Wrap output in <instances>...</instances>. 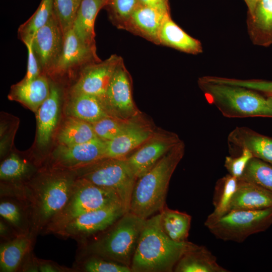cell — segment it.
Instances as JSON below:
<instances>
[{
    "label": "cell",
    "mask_w": 272,
    "mask_h": 272,
    "mask_svg": "<svg viewBox=\"0 0 272 272\" xmlns=\"http://www.w3.org/2000/svg\"><path fill=\"white\" fill-rule=\"evenodd\" d=\"M77 178L74 170L45 166L23 184L1 186V197H14L24 205L29 217L31 233L36 237L64 206Z\"/></svg>",
    "instance_id": "cell-1"
},
{
    "label": "cell",
    "mask_w": 272,
    "mask_h": 272,
    "mask_svg": "<svg viewBox=\"0 0 272 272\" xmlns=\"http://www.w3.org/2000/svg\"><path fill=\"white\" fill-rule=\"evenodd\" d=\"M193 243L177 242L163 231L160 213L146 220L132 257L134 272H170Z\"/></svg>",
    "instance_id": "cell-2"
},
{
    "label": "cell",
    "mask_w": 272,
    "mask_h": 272,
    "mask_svg": "<svg viewBox=\"0 0 272 272\" xmlns=\"http://www.w3.org/2000/svg\"><path fill=\"white\" fill-rule=\"evenodd\" d=\"M185 149V144L181 140L153 167L137 179L129 212L147 219L164 209L170 179L184 156Z\"/></svg>",
    "instance_id": "cell-3"
},
{
    "label": "cell",
    "mask_w": 272,
    "mask_h": 272,
    "mask_svg": "<svg viewBox=\"0 0 272 272\" xmlns=\"http://www.w3.org/2000/svg\"><path fill=\"white\" fill-rule=\"evenodd\" d=\"M198 85L210 104L225 117L272 118V108L257 92L238 86L212 83L200 78Z\"/></svg>",
    "instance_id": "cell-4"
},
{
    "label": "cell",
    "mask_w": 272,
    "mask_h": 272,
    "mask_svg": "<svg viewBox=\"0 0 272 272\" xmlns=\"http://www.w3.org/2000/svg\"><path fill=\"white\" fill-rule=\"evenodd\" d=\"M146 220L130 212L125 213L86 250L92 255L130 267Z\"/></svg>",
    "instance_id": "cell-5"
},
{
    "label": "cell",
    "mask_w": 272,
    "mask_h": 272,
    "mask_svg": "<svg viewBox=\"0 0 272 272\" xmlns=\"http://www.w3.org/2000/svg\"><path fill=\"white\" fill-rule=\"evenodd\" d=\"M115 204L122 206L114 192L85 179L77 178L67 201L43 232L54 234L66 224L85 213Z\"/></svg>",
    "instance_id": "cell-6"
},
{
    "label": "cell",
    "mask_w": 272,
    "mask_h": 272,
    "mask_svg": "<svg viewBox=\"0 0 272 272\" xmlns=\"http://www.w3.org/2000/svg\"><path fill=\"white\" fill-rule=\"evenodd\" d=\"M74 171L77 178L114 192L125 212L129 211L132 192L138 178L126 158H105Z\"/></svg>",
    "instance_id": "cell-7"
},
{
    "label": "cell",
    "mask_w": 272,
    "mask_h": 272,
    "mask_svg": "<svg viewBox=\"0 0 272 272\" xmlns=\"http://www.w3.org/2000/svg\"><path fill=\"white\" fill-rule=\"evenodd\" d=\"M272 225V208L259 210H232L206 226L218 239L242 242Z\"/></svg>",
    "instance_id": "cell-8"
},
{
    "label": "cell",
    "mask_w": 272,
    "mask_h": 272,
    "mask_svg": "<svg viewBox=\"0 0 272 272\" xmlns=\"http://www.w3.org/2000/svg\"><path fill=\"white\" fill-rule=\"evenodd\" d=\"M100 61L96 47L82 42L71 28L64 34L62 51L47 77L57 83L62 78H77L86 66Z\"/></svg>",
    "instance_id": "cell-9"
},
{
    "label": "cell",
    "mask_w": 272,
    "mask_h": 272,
    "mask_svg": "<svg viewBox=\"0 0 272 272\" xmlns=\"http://www.w3.org/2000/svg\"><path fill=\"white\" fill-rule=\"evenodd\" d=\"M106 142L98 138L82 144L58 145L46 167L75 170L106 158Z\"/></svg>",
    "instance_id": "cell-10"
},
{
    "label": "cell",
    "mask_w": 272,
    "mask_h": 272,
    "mask_svg": "<svg viewBox=\"0 0 272 272\" xmlns=\"http://www.w3.org/2000/svg\"><path fill=\"white\" fill-rule=\"evenodd\" d=\"M125 213L121 205L108 206L79 216L66 224L54 234L82 241L88 236L112 226Z\"/></svg>",
    "instance_id": "cell-11"
},
{
    "label": "cell",
    "mask_w": 272,
    "mask_h": 272,
    "mask_svg": "<svg viewBox=\"0 0 272 272\" xmlns=\"http://www.w3.org/2000/svg\"><path fill=\"white\" fill-rule=\"evenodd\" d=\"M110 114L122 120L139 115L133 100L131 80L123 59L118 64L103 100Z\"/></svg>",
    "instance_id": "cell-12"
},
{
    "label": "cell",
    "mask_w": 272,
    "mask_h": 272,
    "mask_svg": "<svg viewBox=\"0 0 272 272\" xmlns=\"http://www.w3.org/2000/svg\"><path fill=\"white\" fill-rule=\"evenodd\" d=\"M122 59L120 56L112 54L103 61L88 65L80 73L69 94L91 95L103 101L115 70Z\"/></svg>",
    "instance_id": "cell-13"
},
{
    "label": "cell",
    "mask_w": 272,
    "mask_h": 272,
    "mask_svg": "<svg viewBox=\"0 0 272 272\" xmlns=\"http://www.w3.org/2000/svg\"><path fill=\"white\" fill-rule=\"evenodd\" d=\"M180 141L179 136L174 132L155 129L147 141L126 157L127 162L138 178L153 167Z\"/></svg>",
    "instance_id": "cell-14"
},
{
    "label": "cell",
    "mask_w": 272,
    "mask_h": 272,
    "mask_svg": "<svg viewBox=\"0 0 272 272\" xmlns=\"http://www.w3.org/2000/svg\"><path fill=\"white\" fill-rule=\"evenodd\" d=\"M64 33L54 14L36 33L32 46L42 75L48 76L63 48Z\"/></svg>",
    "instance_id": "cell-15"
},
{
    "label": "cell",
    "mask_w": 272,
    "mask_h": 272,
    "mask_svg": "<svg viewBox=\"0 0 272 272\" xmlns=\"http://www.w3.org/2000/svg\"><path fill=\"white\" fill-rule=\"evenodd\" d=\"M47 98L35 112L37 122L36 143L41 149L46 148L52 140L59 121L62 90L60 84L50 79Z\"/></svg>",
    "instance_id": "cell-16"
},
{
    "label": "cell",
    "mask_w": 272,
    "mask_h": 272,
    "mask_svg": "<svg viewBox=\"0 0 272 272\" xmlns=\"http://www.w3.org/2000/svg\"><path fill=\"white\" fill-rule=\"evenodd\" d=\"M155 129L140 116L131 119L123 131L106 142V158H126L153 134Z\"/></svg>",
    "instance_id": "cell-17"
},
{
    "label": "cell",
    "mask_w": 272,
    "mask_h": 272,
    "mask_svg": "<svg viewBox=\"0 0 272 272\" xmlns=\"http://www.w3.org/2000/svg\"><path fill=\"white\" fill-rule=\"evenodd\" d=\"M169 10L138 5L127 22L125 30L159 44L161 26Z\"/></svg>",
    "instance_id": "cell-18"
},
{
    "label": "cell",
    "mask_w": 272,
    "mask_h": 272,
    "mask_svg": "<svg viewBox=\"0 0 272 272\" xmlns=\"http://www.w3.org/2000/svg\"><path fill=\"white\" fill-rule=\"evenodd\" d=\"M50 89L49 78L46 75H41L31 81L22 80L12 85L8 98L35 113L48 97Z\"/></svg>",
    "instance_id": "cell-19"
},
{
    "label": "cell",
    "mask_w": 272,
    "mask_h": 272,
    "mask_svg": "<svg viewBox=\"0 0 272 272\" xmlns=\"http://www.w3.org/2000/svg\"><path fill=\"white\" fill-rule=\"evenodd\" d=\"M227 140L230 146L248 149L253 157L272 165V137L246 126H237L229 133Z\"/></svg>",
    "instance_id": "cell-20"
},
{
    "label": "cell",
    "mask_w": 272,
    "mask_h": 272,
    "mask_svg": "<svg viewBox=\"0 0 272 272\" xmlns=\"http://www.w3.org/2000/svg\"><path fill=\"white\" fill-rule=\"evenodd\" d=\"M38 166L36 162L17 153H10L1 163V186H14L27 182L39 170Z\"/></svg>",
    "instance_id": "cell-21"
},
{
    "label": "cell",
    "mask_w": 272,
    "mask_h": 272,
    "mask_svg": "<svg viewBox=\"0 0 272 272\" xmlns=\"http://www.w3.org/2000/svg\"><path fill=\"white\" fill-rule=\"evenodd\" d=\"M65 112L67 116L77 117L91 124L112 116L101 99L85 94H69Z\"/></svg>",
    "instance_id": "cell-22"
},
{
    "label": "cell",
    "mask_w": 272,
    "mask_h": 272,
    "mask_svg": "<svg viewBox=\"0 0 272 272\" xmlns=\"http://www.w3.org/2000/svg\"><path fill=\"white\" fill-rule=\"evenodd\" d=\"M249 37L256 45L272 44V0H258L252 14L248 15Z\"/></svg>",
    "instance_id": "cell-23"
},
{
    "label": "cell",
    "mask_w": 272,
    "mask_h": 272,
    "mask_svg": "<svg viewBox=\"0 0 272 272\" xmlns=\"http://www.w3.org/2000/svg\"><path fill=\"white\" fill-rule=\"evenodd\" d=\"M272 208V192L254 183L238 179L230 210H259Z\"/></svg>",
    "instance_id": "cell-24"
},
{
    "label": "cell",
    "mask_w": 272,
    "mask_h": 272,
    "mask_svg": "<svg viewBox=\"0 0 272 272\" xmlns=\"http://www.w3.org/2000/svg\"><path fill=\"white\" fill-rule=\"evenodd\" d=\"M176 272H229L220 265L217 258L204 246L193 244L176 264Z\"/></svg>",
    "instance_id": "cell-25"
},
{
    "label": "cell",
    "mask_w": 272,
    "mask_h": 272,
    "mask_svg": "<svg viewBox=\"0 0 272 272\" xmlns=\"http://www.w3.org/2000/svg\"><path fill=\"white\" fill-rule=\"evenodd\" d=\"M35 237L31 233L19 235L6 241L0 247V271L15 272L31 251Z\"/></svg>",
    "instance_id": "cell-26"
},
{
    "label": "cell",
    "mask_w": 272,
    "mask_h": 272,
    "mask_svg": "<svg viewBox=\"0 0 272 272\" xmlns=\"http://www.w3.org/2000/svg\"><path fill=\"white\" fill-rule=\"evenodd\" d=\"M106 5L104 0H82L72 25V29L85 44L96 47L94 25L97 15Z\"/></svg>",
    "instance_id": "cell-27"
},
{
    "label": "cell",
    "mask_w": 272,
    "mask_h": 272,
    "mask_svg": "<svg viewBox=\"0 0 272 272\" xmlns=\"http://www.w3.org/2000/svg\"><path fill=\"white\" fill-rule=\"evenodd\" d=\"M160 44L193 54L202 51L200 42L183 31L172 20L170 15L164 20L160 30Z\"/></svg>",
    "instance_id": "cell-28"
},
{
    "label": "cell",
    "mask_w": 272,
    "mask_h": 272,
    "mask_svg": "<svg viewBox=\"0 0 272 272\" xmlns=\"http://www.w3.org/2000/svg\"><path fill=\"white\" fill-rule=\"evenodd\" d=\"M238 185V179L229 174L218 180L213 198L214 211L207 217L205 222V226L214 223L230 211Z\"/></svg>",
    "instance_id": "cell-29"
},
{
    "label": "cell",
    "mask_w": 272,
    "mask_h": 272,
    "mask_svg": "<svg viewBox=\"0 0 272 272\" xmlns=\"http://www.w3.org/2000/svg\"><path fill=\"white\" fill-rule=\"evenodd\" d=\"M97 138L91 123L71 116H66L56 135L58 144L63 145L82 144Z\"/></svg>",
    "instance_id": "cell-30"
},
{
    "label": "cell",
    "mask_w": 272,
    "mask_h": 272,
    "mask_svg": "<svg viewBox=\"0 0 272 272\" xmlns=\"http://www.w3.org/2000/svg\"><path fill=\"white\" fill-rule=\"evenodd\" d=\"M0 215L17 235L31 233L28 213L18 199L10 196L1 197Z\"/></svg>",
    "instance_id": "cell-31"
},
{
    "label": "cell",
    "mask_w": 272,
    "mask_h": 272,
    "mask_svg": "<svg viewBox=\"0 0 272 272\" xmlns=\"http://www.w3.org/2000/svg\"><path fill=\"white\" fill-rule=\"evenodd\" d=\"M160 215L162 229L171 239L177 242L187 241L191 221L189 215L167 207Z\"/></svg>",
    "instance_id": "cell-32"
},
{
    "label": "cell",
    "mask_w": 272,
    "mask_h": 272,
    "mask_svg": "<svg viewBox=\"0 0 272 272\" xmlns=\"http://www.w3.org/2000/svg\"><path fill=\"white\" fill-rule=\"evenodd\" d=\"M54 14L53 0H42L33 15L18 29V37L25 44L33 40L36 33Z\"/></svg>",
    "instance_id": "cell-33"
},
{
    "label": "cell",
    "mask_w": 272,
    "mask_h": 272,
    "mask_svg": "<svg viewBox=\"0 0 272 272\" xmlns=\"http://www.w3.org/2000/svg\"><path fill=\"white\" fill-rule=\"evenodd\" d=\"M240 179L254 183L272 192V165L253 157Z\"/></svg>",
    "instance_id": "cell-34"
},
{
    "label": "cell",
    "mask_w": 272,
    "mask_h": 272,
    "mask_svg": "<svg viewBox=\"0 0 272 272\" xmlns=\"http://www.w3.org/2000/svg\"><path fill=\"white\" fill-rule=\"evenodd\" d=\"M130 120L125 121L109 116L103 118L92 125L97 137L107 142L120 134Z\"/></svg>",
    "instance_id": "cell-35"
},
{
    "label": "cell",
    "mask_w": 272,
    "mask_h": 272,
    "mask_svg": "<svg viewBox=\"0 0 272 272\" xmlns=\"http://www.w3.org/2000/svg\"><path fill=\"white\" fill-rule=\"evenodd\" d=\"M82 0H53L54 14L64 34L72 28Z\"/></svg>",
    "instance_id": "cell-36"
},
{
    "label": "cell",
    "mask_w": 272,
    "mask_h": 272,
    "mask_svg": "<svg viewBox=\"0 0 272 272\" xmlns=\"http://www.w3.org/2000/svg\"><path fill=\"white\" fill-rule=\"evenodd\" d=\"M110 19L119 29H124L131 14L138 6V0H108Z\"/></svg>",
    "instance_id": "cell-37"
},
{
    "label": "cell",
    "mask_w": 272,
    "mask_h": 272,
    "mask_svg": "<svg viewBox=\"0 0 272 272\" xmlns=\"http://www.w3.org/2000/svg\"><path fill=\"white\" fill-rule=\"evenodd\" d=\"M86 272H130V267L101 257L92 255L86 259L75 270Z\"/></svg>",
    "instance_id": "cell-38"
},
{
    "label": "cell",
    "mask_w": 272,
    "mask_h": 272,
    "mask_svg": "<svg viewBox=\"0 0 272 272\" xmlns=\"http://www.w3.org/2000/svg\"><path fill=\"white\" fill-rule=\"evenodd\" d=\"M216 82L218 83L238 86L246 88L256 92H260L267 95H272V81L260 79H238L217 77Z\"/></svg>",
    "instance_id": "cell-39"
},
{
    "label": "cell",
    "mask_w": 272,
    "mask_h": 272,
    "mask_svg": "<svg viewBox=\"0 0 272 272\" xmlns=\"http://www.w3.org/2000/svg\"><path fill=\"white\" fill-rule=\"evenodd\" d=\"M240 155L227 156L225 159L224 166L229 174L240 179L250 160L253 158L252 153L246 149L241 150Z\"/></svg>",
    "instance_id": "cell-40"
},
{
    "label": "cell",
    "mask_w": 272,
    "mask_h": 272,
    "mask_svg": "<svg viewBox=\"0 0 272 272\" xmlns=\"http://www.w3.org/2000/svg\"><path fill=\"white\" fill-rule=\"evenodd\" d=\"M28 52V63L27 72L22 79L24 81H31L42 74L38 60L32 46V41L24 44Z\"/></svg>",
    "instance_id": "cell-41"
},
{
    "label": "cell",
    "mask_w": 272,
    "mask_h": 272,
    "mask_svg": "<svg viewBox=\"0 0 272 272\" xmlns=\"http://www.w3.org/2000/svg\"><path fill=\"white\" fill-rule=\"evenodd\" d=\"M38 266L40 272H64L72 271L74 269H70L58 265L50 260L37 258Z\"/></svg>",
    "instance_id": "cell-42"
},
{
    "label": "cell",
    "mask_w": 272,
    "mask_h": 272,
    "mask_svg": "<svg viewBox=\"0 0 272 272\" xmlns=\"http://www.w3.org/2000/svg\"><path fill=\"white\" fill-rule=\"evenodd\" d=\"M19 270L21 271H39L37 258L31 253V251L24 258Z\"/></svg>",
    "instance_id": "cell-43"
},
{
    "label": "cell",
    "mask_w": 272,
    "mask_h": 272,
    "mask_svg": "<svg viewBox=\"0 0 272 272\" xmlns=\"http://www.w3.org/2000/svg\"><path fill=\"white\" fill-rule=\"evenodd\" d=\"M0 235L1 238L9 240L17 236L12 227L1 218L0 222Z\"/></svg>",
    "instance_id": "cell-44"
},
{
    "label": "cell",
    "mask_w": 272,
    "mask_h": 272,
    "mask_svg": "<svg viewBox=\"0 0 272 272\" xmlns=\"http://www.w3.org/2000/svg\"><path fill=\"white\" fill-rule=\"evenodd\" d=\"M138 5L149 6L169 10L167 0H138Z\"/></svg>",
    "instance_id": "cell-45"
},
{
    "label": "cell",
    "mask_w": 272,
    "mask_h": 272,
    "mask_svg": "<svg viewBox=\"0 0 272 272\" xmlns=\"http://www.w3.org/2000/svg\"><path fill=\"white\" fill-rule=\"evenodd\" d=\"M258 0H244L248 8V15H250L253 12L256 4Z\"/></svg>",
    "instance_id": "cell-46"
},
{
    "label": "cell",
    "mask_w": 272,
    "mask_h": 272,
    "mask_svg": "<svg viewBox=\"0 0 272 272\" xmlns=\"http://www.w3.org/2000/svg\"><path fill=\"white\" fill-rule=\"evenodd\" d=\"M266 100L269 106L272 108V95L267 96Z\"/></svg>",
    "instance_id": "cell-47"
},
{
    "label": "cell",
    "mask_w": 272,
    "mask_h": 272,
    "mask_svg": "<svg viewBox=\"0 0 272 272\" xmlns=\"http://www.w3.org/2000/svg\"><path fill=\"white\" fill-rule=\"evenodd\" d=\"M104 1H105V3H106V5L108 0H104Z\"/></svg>",
    "instance_id": "cell-48"
}]
</instances>
